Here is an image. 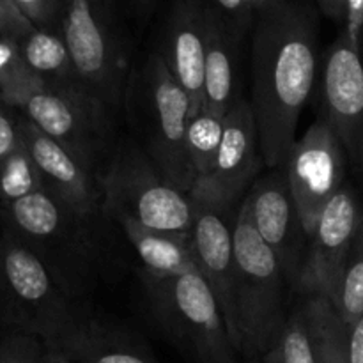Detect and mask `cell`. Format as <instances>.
<instances>
[{"label": "cell", "mask_w": 363, "mask_h": 363, "mask_svg": "<svg viewBox=\"0 0 363 363\" xmlns=\"http://www.w3.org/2000/svg\"><path fill=\"white\" fill-rule=\"evenodd\" d=\"M252 30L250 105L266 169H279L318 84V9L308 0H279L255 13Z\"/></svg>", "instance_id": "1"}, {"label": "cell", "mask_w": 363, "mask_h": 363, "mask_svg": "<svg viewBox=\"0 0 363 363\" xmlns=\"http://www.w3.org/2000/svg\"><path fill=\"white\" fill-rule=\"evenodd\" d=\"M96 220L46 190L0 208V229L23 243L74 301L94 287L101 269Z\"/></svg>", "instance_id": "2"}, {"label": "cell", "mask_w": 363, "mask_h": 363, "mask_svg": "<svg viewBox=\"0 0 363 363\" xmlns=\"http://www.w3.org/2000/svg\"><path fill=\"white\" fill-rule=\"evenodd\" d=\"M121 112L142 151L174 186L190 194L195 184L186 156L190 99L156 50L131 69Z\"/></svg>", "instance_id": "3"}, {"label": "cell", "mask_w": 363, "mask_h": 363, "mask_svg": "<svg viewBox=\"0 0 363 363\" xmlns=\"http://www.w3.org/2000/svg\"><path fill=\"white\" fill-rule=\"evenodd\" d=\"M234 321L230 340L243 360L261 358L279 342L289 314L287 286L273 252L255 233L247 206L240 202L233 223Z\"/></svg>", "instance_id": "4"}, {"label": "cell", "mask_w": 363, "mask_h": 363, "mask_svg": "<svg viewBox=\"0 0 363 363\" xmlns=\"http://www.w3.org/2000/svg\"><path fill=\"white\" fill-rule=\"evenodd\" d=\"M149 318L191 363H240L211 287L199 272L162 275L140 269Z\"/></svg>", "instance_id": "5"}, {"label": "cell", "mask_w": 363, "mask_h": 363, "mask_svg": "<svg viewBox=\"0 0 363 363\" xmlns=\"http://www.w3.org/2000/svg\"><path fill=\"white\" fill-rule=\"evenodd\" d=\"M84 312L43 262L0 229V328L57 347L77 330Z\"/></svg>", "instance_id": "6"}, {"label": "cell", "mask_w": 363, "mask_h": 363, "mask_svg": "<svg viewBox=\"0 0 363 363\" xmlns=\"http://www.w3.org/2000/svg\"><path fill=\"white\" fill-rule=\"evenodd\" d=\"M123 0H60L59 28L78 74L112 110H123L133 69L131 41L121 16Z\"/></svg>", "instance_id": "7"}, {"label": "cell", "mask_w": 363, "mask_h": 363, "mask_svg": "<svg viewBox=\"0 0 363 363\" xmlns=\"http://www.w3.org/2000/svg\"><path fill=\"white\" fill-rule=\"evenodd\" d=\"M99 183L105 218L130 220L145 229L165 233H191L194 229V199L174 186L133 138L117 144Z\"/></svg>", "instance_id": "8"}, {"label": "cell", "mask_w": 363, "mask_h": 363, "mask_svg": "<svg viewBox=\"0 0 363 363\" xmlns=\"http://www.w3.org/2000/svg\"><path fill=\"white\" fill-rule=\"evenodd\" d=\"M13 108L98 177L119 144L116 113L87 87L52 89L41 84L20 96Z\"/></svg>", "instance_id": "9"}, {"label": "cell", "mask_w": 363, "mask_h": 363, "mask_svg": "<svg viewBox=\"0 0 363 363\" xmlns=\"http://www.w3.org/2000/svg\"><path fill=\"white\" fill-rule=\"evenodd\" d=\"M347 167L342 142L321 117L291 147L284 170L308 236L326 206L346 184Z\"/></svg>", "instance_id": "10"}, {"label": "cell", "mask_w": 363, "mask_h": 363, "mask_svg": "<svg viewBox=\"0 0 363 363\" xmlns=\"http://www.w3.org/2000/svg\"><path fill=\"white\" fill-rule=\"evenodd\" d=\"M264 165L250 99L238 96L223 119V137L213 172L195 183L190 197L220 211L243 201Z\"/></svg>", "instance_id": "11"}, {"label": "cell", "mask_w": 363, "mask_h": 363, "mask_svg": "<svg viewBox=\"0 0 363 363\" xmlns=\"http://www.w3.org/2000/svg\"><path fill=\"white\" fill-rule=\"evenodd\" d=\"M318 99L319 117L342 142L350 167L363 174V55L342 30L323 55Z\"/></svg>", "instance_id": "12"}, {"label": "cell", "mask_w": 363, "mask_h": 363, "mask_svg": "<svg viewBox=\"0 0 363 363\" xmlns=\"http://www.w3.org/2000/svg\"><path fill=\"white\" fill-rule=\"evenodd\" d=\"M243 204L266 247L273 252L287 286L296 293L305 259L308 233L298 213L284 167L269 169L257 177L245 195Z\"/></svg>", "instance_id": "13"}, {"label": "cell", "mask_w": 363, "mask_h": 363, "mask_svg": "<svg viewBox=\"0 0 363 363\" xmlns=\"http://www.w3.org/2000/svg\"><path fill=\"white\" fill-rule=\"evenodd\" d=\"M363 208L350 183L340 188L319 216L308 236L307 259L298 282L296 294L303 298L325 296L332 300L346 255L353 245Z\"/></svg>", "instance_id": "14"}, {"label": "cell", "mask_w": 363, "mask_h": 363, "mask_svg": "<svg viewBox=\"0 0 363 363\" xmlns=\"http://www.w3.org/2000/svg\"><path fill=\"white\" fill-rule=\"evenodd\" d=\"M209 0H174L156 52L190 99V119L204 105Z\"/></svg>", "instance_id": "15"}, {"label": "cell", "mask_w": 363, "mask_h": 363, "mask_svg": "<svg viewBox=\"0 0 363 363\" xmlns=\"http://www.w3.org/2000/svg\"><path fill=\"white\" fill-rule=\"evenodd\" d=\"M18 131L38 165L45 190L78 213L101 216L99 177L21 113H18Z\"/></svg>", "instance_id": "16"}, {"label": "cell", "mask_w": 363, "mask_h": 363, "mask_svg": "<svg viewBox=\"0 0 363 363\" xmlns=\"http://www.w3.org/2000/svg\"><path fill=\"white\" fill-rule=\"evenodd\" d=\"M195 202V222L191 229L195 262L215 294L225 319L227 332L234 321V236L233 222L225 218V211Z\"/></svg>", "instance_id": "17"}, {"label": "cell", "mask_w": 363, "mask_h": 363, "mask_svg": "<svg viewBox=\"0 0 363 363\" xmlns=\"http://www.w3.org/2000/svg\"><path fill=\"white\" fill-rule=\"evenodd\" d=\"M243 39L209 2L202 110L225 117L236 101L238 64Z\"/></svg>", "instance_id": "18"}, {"label": "cell", "mask_w": 363, "mask_h": 363, "mask_svg": "<svg viewBox=\"0 0 363 363\" xmlns=\"http://www.w3.org/2000/svg\"><path fill=\"white\" fill-rule=\"evenodd\" d=\"M73 363H160L147 344L130 330L85 315L60 346Z\"/></svg>", "instance_id": "19"}, {"label": "cell", "mask_w": 363, "mask_h": 363, "mask_svg": "<svg viewBox=\"0 0 363 363\" xmlns=\"http://www.w3.org/2000/svg\"><path fill=\"white\" fill-rule=\"evenodd\" d=\"M142 261V269L162 275L199 272L191 233H165L140 227L130 220L116 222Z\"/></svg>", "instance_id": "20"}, {"label": "cell", "mask_w": 363, "mask_h": 363, "mask_svg": "<svg viewBox=\"0 0 363 363\" xmlns=\"http://www.w3.org/2000/svg\"><path fill=\"white\" fill-rule=\"evenodd\" d=\"M20 52L32 73L52 89L87 87L78 74L60 28L34 27L18 39ZM89 89V87H87Z\"/></svg>", "instance_id": "21"}, {"label": "cell", "mask_w": 363, "mask_h": 363, "mask_svg": "<svg viewBox=\"0 0 363 363\" xmlns=\"http://www.w3.org/2000/svg\"><path fill=\"white\" fill-rule=\"evenodd\" d=\"M305 325L315 363H351L347 325L325 296L305 298Z\"/></svg>", "instance_id": "22"}, {"label": "cell", "mask_w": 363, "mask_h": 363, "mask_svg": "<svg viewBox=\"0 0 363 363\" xmlns=\"http://www.w3.org/2000/svg\"><path fill=\"white\" fill-rule=\"evenodd\" d=\"M223 119L208 110H201L186 126V156L195 174V183L213 172L223 137ZM195 186V184H194Z\"/></svg>", "instance_id": "23"}, {"label": "cell", "mask_w": 363, "mask_h": 363, "mask_svg": "<svg viewBox=\"0 0 363 363\" xmlns=\"http://www.w3.org/2000/svg\"><path fill=\"white\" fill-rule=\"evenodd\" d=\"M330 303L347 326L363 314V220L340 269Z\"/></svg>", "instance_id": "24"}, {"label": "cell", "mask_w": 363, "mask_h": 363, "mask_svg": "<svg viewBox=\"0 0 363 363\" xmlns=\"http://www.w3.org/2000/svg\"><path fill=\"white\" fill-rule=\"evenodd\" d=\"M45 190L34 158L20 138L16 147L0 162V208Z\"/></svg>", "instance_id": "25"}, {"label": "cell", "mask_w": 363, "mask_h": 363, "mask_svg": "<svg viewBox=\"0 0 363 363\" xmlns=\"http://www.w3.org/2000/svg\"><path fill=\"white\" fill-rule=\"evenodd\" d=\"M43 82L30 71L20 52L18 39L0 38V96L9 106Z\"/></svg>", "instance_id": "26"}, {"label": "cell", "mask_w": 363, "mask_h": 363, "mask_svg": "<svg viewBox=\"0 0 363 363\" xmlns=\"http://www.w3.org/2000/svg\"><path fill=\"white\" fill-rule=\"evenodd\" d=\"M259 360L261 363H315L305 325L303 308L298 307L291 312L279 342Z\"/></svg>", "instance_id": "27"}, {"label": "cell", "mask_w": 363, "mask_h": 363, "mask_svg": "<svg viewBox=\"0 0 363 363\" xmlns=\"http://www.w3.org/2000/svg\"><path fill=\"white\" fill-rule=\"evenodd\" d=\"M46 346L35 337L4 332L0 335V363H45Z\"/></svg>", "instance_id": "28"}, {"label": "cell", "mask_w": 363, "mask_h": 363, "mask_svg": "<svg viewBox=\"0 0 363 363\" xmlns=\"http://www.w3.org/2000/svg\"><path fill=\"white\" fill-rule=\"evenodd\" d=\"M38 28H59L60 0H13Z\"/></svg>", "instance_id": "29"}, {"label": "cell", "mask_w": 363, "mask_h": 363, "mask_svg": "<svg viewBox=\"0 0 363 363\" xmlns=\"http://www.w3.org/2000/svg\"><path fill=\"white\" fill-rule=\"evenodd\" d=\"M211 6L223 16V20L245 38L248 30L254 27L255 13L247 0H209Z\"/></svg>", "instance_id": "30"}, {"label": "cell", "mask_w": 363, "mask_h": 363, "mask_svg": "<svg viewBox=\"0 0 363 363\" xmlns=\"http://www.w3.org/2000/svg\"><path fill=\"white\" fill-rule=\"evenodd\" d=\"M34 28L13 0H0V38L21 39Z\"/></svg>", "instance_id": "31"}, {"label": "cell", "mask_w": 363, "mask_h": 363, "mask_svg": "<svg viewBox=\"0 0 363 363\" xmlns=\"http://www.w3.org/2000/svg\"><path fill=\"white\" fill-rule=\"evenodd\" d=\"M18 142H20L18 112L0 96V162L16 147Z\"/></svg>", "instance_id": "32"}, {"label": "cell", "mask_w": 363, "mask_h": 363, "mask_svg": "<svg viewBox=\"0 0 363 363\" xmlns=\"http://www.w3.org/2000/svg\"><path fill=\"white\" fill-rule=\"evenodd\" d=\"M340 30L351 45L362 52L363 38V0H344V25Z\"/></svg>", "instance_id": "33"}, {"label": "cell", "mask_w": 363, "mask_h": 363, "mask_svg": "<svg viewBox=\"0 0 363 363\" xmlns=\"http://www.w3.org/2000/svg\"><path fill=\"white\" fill-rule=\"evenodd\" d=\"M347 346H350V362L363 363V314L353 325L347 326Z\"/></svg>", "instance_id": "34"}, {"label": "cell", "mask_w": 363, "mask_h": 363, "mask_svg": "<svg viewBox=\"0 0 363 363\" xmlns=\"http://www.w3.org/2000/svg\"><path fill=\"white\" fill-rule=\"evenodd\" d=\"M318 11L328 20L335 21L340 27L344 25V0H315Z\"/></svg>", "instance_id": "35"}, {"label": "cell", "mask_w": 363, "mask_h": 363, "mask_svg": "<svg viewBox=\"0 0 363 363\" xmlns=\"http://www.w3.org/2000/svg\"><path fill=\"white\" fill-rule=\"evenodd\" d=\"M135 4V9H137L138 16L142 18H147L149 14L152 13L155 6L158 4V0H133Z\"/></svg>", "instance_id": "36"}, {"label": "cell", "mask_w": 363, "mask_h": 363, "mask_svg": "<svg viewBox=\"0 0 363 363\" xmlns=\"http://www.w3.org/2000/svg\"><path fill=\"white\" fill-rule=\"evenodd\" d=\"M45 363H73L62 351L53 350V347H46L45 353Z\"/></svg>", "instance_id": "37"}, {"label": "cell", "mask_w": 363, "mask_h": 363, "mask_svg": "<svg viewBox=\"0 0 363 363\" xmlns=\"http://www.w3.org/2000/svg\"><path fill=\"white\" fill-rule=\"evenodd\" d=\"M247 2H248V6L254 9V13H257V11L264 9V7L272 6V4L279 2V0H247Z\"/></svg>", "instance_id": "38"}, {"label": "cell", "mask_w": 363, "mask_h": 363, "mask_svg": "<svg viewBox=\"0 0 363 363\" xmlns=\"http://www.w3.org/2000/svg\"><path fill=\"white\" fill-rule=\"evenodd\" d=\"M245 363H261V360H259V358H255V360H245Z\"/></svg>", "instance_id": "39"}, {"label": "cell", "mask_w": 363, "mask_h": 363, "mask_svg": "<svg viewBox=\"0 0 363 363\" xmlns=\"http://www.w3.org/2000/svg\"><path fill=\"white\" fill-rule=\"evenodd\" d=\"M123 2H126V0H123Z\"/></svg>", "instance_id": "40"}]
</instances>
